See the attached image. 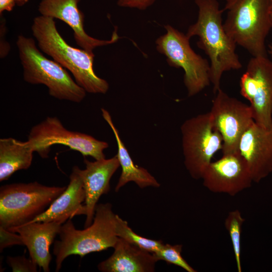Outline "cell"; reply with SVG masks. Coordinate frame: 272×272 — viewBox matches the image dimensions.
<instances>
[{"instance_id": "6da1fadb", "label": "cell", "mask_w": 272, "mask_h": 272, "mask_svg": "<svg viewBox=\"0 0 272 272\" xmlns=\"http://www.w3.org/2000/svg\"><path fill=\"white\" fill-rule=\"evenodd\" d=\"M198 10L197 19L190 25L186 35L190 39L198 37L197 45L208 56L210 81L216 93L220 88L225 72L238 70L242 64L236 53V44L226 33L222 22L224 11L217 0H195Z\"/></svg>"}, {"instance_id": "7a4b0ae2", "label": "cell", "mask_w": 272, "mask_h": 272, "mask_svg": "<svg viewBox=\"0 0 272 272\" xmlns=\"http://www.w3.org/2000/svg\"><path fill=\"white\" fill-rule=\"evenodd\" d=\"M31 30L40 49L71 72L86 92L105 94L108 91V82L94 71V53L70 45L59 34L54 19L41 15L36 17Z\"/></svg>"}, {"instance_id": "3957f363", "label": "cell", "mask_w": 272, "mask_h": 272, "mask_svg": "<svg viewBox=\"0 0 272 272\" xmlns=\"http://www.w3.org/2000/svg\"><path fill=\"white\" fill-rule=\"evenodd\" d=\"M116 217L109 203L97 205L92 223L83 230L77 229L71 219L62 224L54 242L55 271H58L64 260L71 255L81 257L92 252L113 247L118 237L116 232Z\"/></svg>"}, {"instance_id": "277c9868", "label": "cell", "mask_w": 272, "mask_h": 272, "mask_svg": "<svg viewBox=\"0 0 272 272\" xmlns=\"http://www.w3.org/2000/svg\"><path fill=\"white\" fill-rule=\"evenodd\" d=\"M271 0H226L224 29L253 56H267L265 43L271 29Z\"/></svg>"}, {"instance_id": "5b68a950", "label": "cell", "mask_w": 272, "mask_h": 272, "mask_svg": "<svg viewBox=\"0 0 272 272\" xmlns=\"http://www.w3.org/2000/svg\"><path fill=\"white\" fill-rule=\"evenodd\" d=\"M16 45L25 82L46 86L49 94L58 100L75 103L83 100L86 91L60 64L46 58L38 49L32 38L19 35Z\"/></svg>"}, {"instance_id": "8992f818", "label": "cell", "mask_w": 272, "mask_h": 272, "mask_svg": "<svg viewBox=\"0 0 272 272\" xmlns=\"http://www.w3.org/2000/svg\"><path fill=\"white\" fill-rule=\"evenodd\" d=\"M65 188L36 181L2 186L0 226L9 229L31 222L44 212Z\"/></svg>"}, {"instance_id": "52a82bcc", "label": "cell", "mask_w": 272, "mask_h": 272, "mask_svg": "<svg viewBox=\"0 0 272 272\" xmlns=\"http://www.w3.org/2000/svg\"><path fill=\"white\" fill-rule=\"evenodd\" d=\"M165 28L166 33L156 40V49L170 66L183 69L188 96H193L210 85V63L191 48L186 34L169 25Z\"/></svg>"}, {"instance_id": "ba28073f", "label": "cell", "mask_w": 272, "mask_h": 272, "mask_svg": "<svg viewBox=\"0 0 272 272\" xmlns=\"http://www.w3.org/2000/svg\"><path fill=\"white\" fill-rule=\"evenodd\" d=\"M184 165L192 178L201 179L223 138L213 125L210 112L186 120L181 126Z\"/></svg>"}, {"instance_id": "9c48e42d", "label": "cell", "mask_w": 272, "mask_h": 272, "mask_svg": "<svg viewBox=\"0 0 272 272\" xmlns=\"http://www.w3.org/2000/svg\"><path fill=\"white\" fill-rule=\"evenodd\" d=\"M28 141L34 152L43 158L48 157L50 147L54 145L67 146L84 156H91L95 160L105 158L104 151L109 147L107 142L90 135L68 130L56 117H47L33 126Z\"/></svg>"}, {"instance_id": "30bf717a", "label": "cell", "mask_w": 272, "mask_h": 272, "mask_svg": "<svg viewBox=\"0 0 272 272\" xmlns=\"http://www.w3.org/2000/svg\"><path fill=\"white\" fill-rule=\"evenodd\" d=\"M240 94L250 103L254 121L265 128L272 126V60L253 56L240 81Z\"/></svg>"}, {"instance_id": "8fae6325", "label": "cell", "mask_w": 272, "mask_h": 272, "mask_svg": "<svg viewBox=\"0 0 272 272\" xmlns=\"http://www.w3.org/2000/svg\"><path fill=\"white\" fill-rule=\"evenodd\" d=\"M215 94L210 113L214 126L223 138V154L238 151L242 135L254 121L252 109L221 89Z\"/></svg>"}, {"instance_id": "7c38bea8", "label": "cell", "mask_w": 272, "mask_h": 272, "mask_svg": "<svg viewBox=\"0 0 272 272\" xmlns=\"http://www.w3.org/2000/svg\"><path fill=\"white\" fill-rule=\"evenodd\" d=\"M201 179L203 186L215 193L235 196L253 182L247 164L239 151L226 154L212 161Z\"/></svg>"}, {"instance_id": "4fadbf2b", "label": "cell", "mask_w": 272, "mask_h": 272, "mask_svg": "<svg viewBox=\"0 0 272 272\" xmlns=\"http://www.w3.org/2000/svg\"><path fill=\"white\" fill-rule=\"evenodd\" d=\"M238 150L253 182L266 177L272 172V126L265 128L254 121L242 135Z\"/></svg>"}, {"instance_id": "5bb4252c", "label": "cell", "mask_w": 272, "mask_h": 272, "mask_svg": "<svg viewBox=\"0 0 272 272\" xmlns=\"http://www.w3.org/2000/svg\"><path fill=\"white\" fill-rule=\"evenodd\" d=\"M81 0H41L38 10L41 15L59 19L74 32L77 44L90 53L98 47L115 43L119 39L116 30L109 40H100L89 36L84 28V16L79 8Z\"/></svg>"}, {"instance_id": "9a60e30c", "label": "cell", "mask_w": 272, "mask_h": 272, "mask_svg": "<svg viewBox=\"0 0 272 272\" xmlns=\"http://www.w3.org/2000/svg\"><path fill=\"white\" fill-rule=\"evenodd\" d=\"M85 169L75 166L83 183L86 209L85 228L93 222L95 209L100 197L110 190V180L120 166L117 155L109 159L90 161L85 159Z\"/></svg>"}, {"instance_id": "2e32d148", "label": "cell", "mask_w": 272, "mask_h": 272, "mask_svg": "<svg viewBox=\"0 0 272 272\" xmlns=\"http://www.w3.org/2000/svg\"><path fill=\"white\" fill-rule=\"evenodd\" d=\"M61 226L55 222H35L8 230L20 235L30 258L44 272H48L52 258L50 247L58 234Z\"/></svg>"}, {"instance_id": "e0dca14e", "label": "cell", "mask_w": 272, "mask_h": 272, "mask_svg": "<svg viewBox=\"0 0 272 272\" xmlns=\"http://www.w3.org/2000/svg\"><path fill=\"white\" fill-rule=\"evenodd\" d=\"M85 198L82 179L74 166L65 190L44 212L30 223L55 222L62 225L76 216L86 215V207L82 205Z\"/></svg>"}, {"instance_id": "ac0fdd59", "label": "cell", "mask_w": 272, "mask_h": 272, "mask_svg": "<svg viewBox=\"0 0 272 272\" xmlns=\"http://www.w3.org/2000/svg\"><path fill=\"white\" fill-rule=\"evenodd\" d=\"M114 252L98 265L103 272H151L158 261L153 253L118 238Z\"/></svg>"}, {"instance_id": "d6986e66", "label": "cell", "mask_w": 272, "mask_h": 272, "mask_svg": "<svg viewBox=\"0 0 272 272\" xmlns=\"http://www.w3.org/2000/svg\"><path fill=\"white\" fill-rule=\"evenodd\" d=\"M101 110L103 118L112 130L115 138L117 145L116 155L122 169L115 191L117 192L121 187L131 181L134 182L141 188L149 186L159 187L160 186V183L147 169L139 167L133 163L120 138L118 130L113 123L110 113L104 108H102Z\"/></svg>"}, {"instance_id": "ffe728a7", "label": "cell", "mask_w": 272, "mask_h": 272, "mask_svg": "<svg viewBox=\"0 0 272 272\" xmlns=\"http://www.w3.org/2000/svg\"><path fill=\"white\" fill-rule=\"evenodd\" d=\"M34 150L27 140L22 142L13 138L0 139V181L8 179L14 173L28 169Z\"/></svg>"}, {"instance_id": "44dd1931", "label": "cell", "mask_w": 272, "mask_h": 272, "mask_svg": "<svg viewBox=\"0 0 272 272\" xmlns=\"http://www.w3.org/2000/svg\"><path fill=\"white\" fill-rule=\"evenodd\" d=\"M245 219L238 210L230 211L225 220V227L230 236L237 271H242L241 266V234Z\"/></svg>"}, {"instance_id": "7402d4cb", "label": "cell", "mask_w": 272, "mask_h": 272, "mask_svg": "<svg viewBox=\"0 0 272 272\" xmlns=\"http://www.w3.org/2000/svg\"><path fill=\"white\" fill-rule=\"evenodd\" d=\"M116 232L118 237L152 253L158 251L164 244L161 240L149 239L137 234L129 227L127 222L117 215Z\"/></svg>"}, {"instance_id": "603a6c76", "label": "cell", "mask_w": 272, "mask_h": 272, "mask_svg": "<svg viewBox=\"0 0 272 272\" xmlns=\"http://www.w3.org/2000/svg\"><path fill=\"white\" fill-rule=\"evenodd\" d=\"M182 245L163 244L162 247L153 254L158 261L164 260L168 264L180 267L187 272H196L181 255Z\"/></svg>"}, {"instance_id": "cb8c5ba5", "label": "cell", "mask_w": 272, "mask_h": 272, "mask_svg": "<svg viewBox=\"0 0 272 272\" xmlns=\"http://www.w3.org/2000/svg\"><path fill=\"white\" fill-rule=\"evenodd\" d=\"M7 262L13 271L36 272L37 271V264L30 258L24 255L19 256H8Z\"/></svg>"}, {"instance_id": "d4e9b609", "label": "cell", "mask_w": 272, "mask_h": 272, "mask_svg": "<svg viewBox=\"0 0 272 272\" xmlns=\"http://www.w3.org/2000/svg\"><path fill=\"white\" fill-rule=\"evenodd\" d=\"M24 245L21 236L0 226V251L14 245Z\"/></svg>"}, {"instance_id": "484cf974", "label": "cell", "mask_w": 272, "mask_h": 272, "mask_svg": "<svg viewBox=\"0 0 272 272\" xmlns=\"http://www.w3.org/2000/svg\"><path fill=\"white\" fill-rule=\"evenodd\" d=\"M0 15V57L4 58L9 54L11 47L6 38L7 32L6 19L2 15Z\"/></svg>"}, {"instance_id": "4316f807", "label": "cell", "mask_w": 272, "mask_h": 272, "mask_svg": "<svg viewBox=\"0 0 272 272\" xmlns=\"http://www.w3.org/2000/svg\"><path fill=\"white\" fill-rule=\"evenodd\" d=\"M156 0H118L117 5L121 7L145 10L152 5Z\"/></svg>"}, {"instance_id": "83f0119b", "label": "cell", "mask_w": 272, "mask_h": 272, "mask_svg": "<svg viewBox=\"0 0 272 272\" xmlns=\"http://www.w3.org/2000/svg\"><path fill=\"white\" fill-rule=\"evenodd\" d=\"M16 5L15 0H0V15L4 11L11 12Z\"/></svg>"}, {"instance_id": "f1b7e54d", "label": "cell", "mask_w": 272, "mask_h": 272, "mask_svg": "<svg viewBox=\"0 0 272 272\" xmlns=\"http://www.w3.org/2000/svg\"><path fill=\"white\" fill-rule=\"evenodd\" d=\"M16 5L18 6L22 7L25 5L29 0H15Z\"/></svg>"}, {"instance_id": "f546056e", "label": "cell", "mask_w": 272, "mask_h": 272, "mask_svg": "<svg viewBox=\"0 0 272 272\" xmlns=\"http://www.w3.org/2000/svg\"><path fill=\"white\" fill-rule=\"evenodd\" d=\"M267 52L270 55L271 60H272V44L268 45Z\"/></svg>"}, {"instance_id": "4dcf8cb0", "label": "cell", "mask_w": 272, "mask_h": 272, "mask_svg": "<svg viewBox=\"0 0 272 272\" xmlns=\"http://www.w3.org/2000/svg\"><path fill=\"white\" fill-rule=\"evenodd\" d=\"M270 21H271V29H272V9L270 12Z\"/></svg>"}, {"instance_id": "1f68e13d", "label": "cell", "mask_w": 272, "mask_h": 272, "mask_svg": "<svg viewBox=\"0 0 272 272\" xmlns=\"http://www.w3.org/2000/svg\"><path fill=\"white\" fill-rule=\"evenodd\" d=\"M271 4H272V0H271Z\"/></svg>"}]
</instances>
